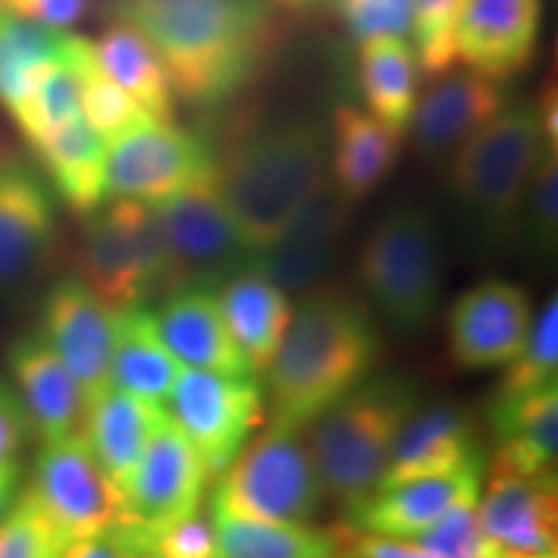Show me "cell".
Segmentation results:
<instances>
[{
    "mask_svg": "<svg viewBox=\"0 0 558 558\" xmlns=\"http://www.w3.org/2000/svg\"><path fill=\"white\" fill-rule=\"evenodd\" d=\"M101 16L143 34L177 101L205 111L239 99L282 39L279 16L262 0H101Z\"/></svg>",
    "mask_w": 558,
    "mask_h": 558,
    "instance_id": "6da1fadb",
    "label": "cell"
},
{
    "mask_svg": "<svg viewBox=\"0 0 558 558\" xmlns=\"http://www.w3.org/2000/svg\"><path fill=\"white\" fill-rule=\"evenodd\" d=\"M380 347L373 311L357 295L320 284L305 292L264 373L271 424L308 427L373 373Z\"/></svg>",
    "mask_w": 558,
    "mask_h": 558,
    "instance_id": "7a4b0ae2",
    "label": "cell"
},
{
    "mask_svg": "<svg viewBox=\"0 0 558 558\" xmlns=\"http://www.w3.org/2000/svg\"><path fill=\"white\" fill-rule=\"evenodd\" d=\"M218 171L251 256L277 241L329 179V130L311 117L259 124L222 150Z\"/></svg>",
    "mask_w": 558,
    "mask_h": 558,
    "instance_id": "3957f363",
    "label": "cell"
},
{
    "mask_svg": "<svg viewBox=\"0 0 558 558\" xmlns=\"http://www.w3.org/2000/svg\"><path fill=\"white\" fill-rule=\"evenodd\" d=\"M422 388L401 373L367 375L308 424V442L324 494L347 509L378 488L390 448L418 403Z\"/></svg>",
    "mask_w": 558,
    "mask_h": 558,
    "instance_id": "277c9868",
    "label": "cell"
},
{
    "mask_svg": "<svg viewBox=\"0 0 558 558\" xmlns=\"http://www.w3.org/2000/svg\"><path fill=\"white\" fill-rule=\"evenodd\" d=\"M543 148L533 101H514L448 158L450 197L486 248H505L518 235Z\"/></svg>",
    "mask_w": 558,
    "mask_h": 558,
    "instance_id": "5b68a950",
    "label": "cell"
},
{
    "mask_svg": "<svg viewBox=\"0 0 558 558\" xmlns=\"http://www.w3.org/2000/svg\"><path fill=\"white\" fill-rule=\"evenodd\" d=\"M360 282L393 329L416 333L442 303L445 262L439 228L424 207L396 205L369 228L360 251Z\"/></svg>",
    "mask_w": 558,
    "mask_h": 558,
    "instance_id": "8992f818",
    "label": "cell"
},
{
    "mask_svg": "<svg viewBox=\"0 0 558 558\" xmlns=\"http://www.w3.org/2000/svg\"><path fill=\"white\" fill-rule=\"evenodd\" d=\"M83 220L73 277L114 311L166 295L169 248L156 207L111 197Z\"/></svg>",
    "mask_w": 558,
    "mask_h": 558,
    "instance_id": "52a82bcc",
    "label": "cell"
},
{
    "mask_svg": "<svg viewBox=\"0 0 558 558\" xmlns=\"http://www.w3.org/2000/svg\"><path fill=\"white\" fill-rule=\"evenodd\" d=\"M303 429L269 424L218 476L213 499L239 514L311 525L324 486L313 465Z\"/></svg>",
    "mask_w": 558,
    "mask_h": 558,
    "instance_id": "ba28073f",
    "label": "cell"
},
{
    "mask_svg": "<svg viewBox=\"0 0 558 558\" xmlns=\"http://www.w3.org/2000/svg\"><path fill=\"white\" fill-rule=\"evenodd\" d=\"M156 213L169 248L166 295L184 288L218 290L230 275L246 267L248 248L222 194L218 158L156 205Z\"/></svg>",
    "mask_w": 558,
    "mask_h": 558,
    "instance_id": "9c48e42d",
    "label": "cell"
},
{
    "mask_svg": "<svg viewBox=\"0 0 558 558\" xmlns=\"http://www.w3.org/2000/svg\"><path fill=\"white\" fill-rule=\"evenodd\" d=\"M207 481L205 460L166 414L128 476L111 530L132 556H145L158 530L197 512Z\"/></svg>",
    "mask_w": 558,
    "mask_h": 558,
    "instance_id": "30bf717a",
    "label": "cell"
},
{
    "mask_svg": "<svg viewBox=\"0 0 558 558\" xmlns=\"http://www.w3.org/2000/svg\"><path fill=\"white\" fill-rule=\"evenodd\" d=\"M264 388L256 375H226L179 367L166 401V414L205 460L209 478L239 458L264 422Z\"/></svg>",
    "mask_w": 558,
    "mask_h": 558,
    "instance_id": "8fae6325",
    "label": "cell"
},
{
    "mask_svg": "<svg viewBox=\"0 0 558 558\" xmlns=\"http://www.w3.org/2000/svg\"><path fill=\"white\" fill-rule=\"evenodd\" d=\"M213 143L199 132L145 117L107 140V199L160 205L215 163Z\"/></svg>",
    "mask_w": 558,
    "mask_h": 558,
    "instance_id": "7c38bea8",
    "label": "cell"
},
{
    "mask_svg": "<svg viewBox=\"0 0 558 558\" xmlns=\"http://www.w3.org/2000/svg\"><path fill=\"white\" fill-rule=\"evenodd\" d=\"M26 492L70 543L109 533L117 525V492L83 432L41 445Z\"/></svg>",
    "mask_w": 558,
    "mask_h": 558,
    "instance_id": "4fadbf2b",
    "label": "cell"
},
{
    "mask_svg": "<svg viewBox=\"0 0 558 558\" xmlns=\"http://www.w3.org/2000/svg\"><path fill=\"white\" fill-rule=\"evenodd\" d=\"M58 207L37 160L0 135V288H19L50 254Z\"/></svg>",
    "mask_w": 558,
    "mask_h": 558,
    "instance_id": "5bb4252c",
    "label": "cell"
},
{
    "mask_svg": "<svg viewBox=\"0 0 558 558\" xmlns=\"http://www.w3.org/2000/svg\"><path fill=\"white\" fill-rule=\"evenodd\" d=\"M117 311L96 298L78 277L52 284L41 308V337L78 383L86 409L111 386L109 362Z\"/></svg>",
    "mask_w": 558,
    "mask_h": 558,
    "instance_id": "9a60e30c",
    "label": "cell"
},
{
    "mask_svg": "<svg viewBox=\"0 0 558 558\" xmlns=\"http://www.w3.org/2000/svg\"><path fill=\"white\" fill-rule=\"evenodd\" d=\"M352 207L326 179L279 239L251 254L246 264L267 275L288 295H305L318 288L337 264Z\"/></svg>",
    "mask_w": 558,
    "mask_h": 558,
    "instance_id": "2e32d148",
    "label": "cell"
},
{
    "mask_svg": "<svg viewBox=\"0 0 558 558\" xmlns=\"http://www.w3.org/2000/svg\"><path fill=\"white\" fill-rule=\"evenodd\" d=\"M478 520L494 548L512 558H558L556 471H486Z\"/></svg>",
    "mask_w": 558,
    "mask_h": 558,
    "instance_id": "e0dca14e",
    "label": "cell"
},
{
    "mask_svg": "<svg viewBox=\"0 0 558 558\" xmlns=\"http://www.w3.org/2000/svg\"><path fill=\"white\" fill-rule=\"evenodd\" d=\"M533 313L525 290L507 279H486L465 290L448 313L450 360L460 369L512 362L525 347Z\"/></svg>",
    "mask_w": 558,
    "mask_h": 558,
    "instance_id": "ac0fdd59",
    "label": "cell"
},
{
    "mask_svg": "<svg viewBox=\"0 0 558 558\" xmlns=\"http://www.w3.org/2000/svg\"><path fill=\"white\" fill-rule=\"evenodd\" d=\"M541 34L543 0H463L456 21V60L507 86L535 60Z\"/></svg>",
    "mask_w": 558,
    "mask_h": 558,
    "instance_id": "d6986e66",
    "label": "cell"
},
{
    "mask_svg": "<svg viewBox=\"0 0 558 558\" xmlns=\"http://www.w3.org/2000/svg\"><path fill=\"white\" fill-rule=\"evenodd\" d=\"M486 460H473L463 469L439 476L409 478L393 486H380L357 505L347 509V525L357 533L383 538H416L437 518L463 499L481 497L486 478Z\"/></svg>",
    "mask_w": 558,
    "mask_h": 558,
    "instance_id": "ffe728a7",
    "label": "cell"
},
{
    "mask_svg": "<svg viewBox=\"0 0 558 558\" xmlns=\"http://www.w3.org/2000/svg\"><path fill=\"white\" fill-rule=\"evenodd\" d=\"M481 458L486 450L469 407L452 399L422 401L403 422L378 488L458 471Z\"/></svg>",
    "mask_w": 558,
    "mask_h": 558,
    "instance_id": "44dd1931",
    "label": "cell"
},
{
    "mask_svg": "<svg viewBox=\"0 0 558 558\" xmlns=\"http://www.w3.org/2000/svg\"><path fill=\"white\" fill-rule=\"evenodd\" d=\"M509 104L505 83H497L473 70H460L432 78L416 99L409 130L418 156L448 160L465 140L486 128Z\"/></svg>",
    "mask_w": 558,
    "mask_h": 558,
    "instance_id": "7402d4cb",
    "label": "cell"
},
{
    "mask_svg": "<svg viewBox=\"0 0 558 558\" xmlns=\"http://www.w3.org/2000/svg\"><path fill=\"white\" fill-rule=\"evenodd\" d=\"M9 383L39 445L83 429L86 399L39 329L19 333L9 347Z\"/></svg>",
    "mask_w": 558,
    "mask_h": 558,
    "instance_id": "603a6c76",
    "label": "cell"
},
{
    "mask_svg": "<svg viewBox=\"0 0 558 558\" xmlns=\"http://www.w3.org/2000/svg\"><path fill=\"white\" fill-rule=\"evenodd\" d=\"M153 316L160 339L179 365L226 375H256L230 337L215 290L184 288L171 292Z\"/></svg>",
    "mask_w": 558,
    "mask_h": 558,
    "instance_id": "cb8c5ba5",
    "label": "cell"
},
{
    "mask_svg": "<svg viewBox=\"0 0 558 558\" xmlns=\"http://www.w3.org/2000/svg\"><path fill=\"white\" fill-rule=\"evenodd\" d=\"M401 148L399 132L354 104H339L329 130L331 186L349 205H357L393 173Z\"/></svg>",
    "mask_w": 558,
    "mask_h": 558,
    "instance_id": "d4e9b609",
    "label": "cell"
},
{
    "mask_svg": "<svg viewBox=\"0 0 558 558\" xmlns=\"http://www.w3.org/2000/svg\"><path fill=\"white\" fill-rule=\"evenodd\" d=\"M50 181L54 197L70 213L86 218L107 202V143L83 114L26 145Z\"/></svg>",
    "mask_w": 558,
    "mask_h": 558,
    "instance_id": "484cf974",
    "label": "cell"
},
{
    "mask_svg": "<svg viewBox=\"0 0 558 558\" xmlns=\"http://www.w3.org/2000/svg\"><path fill=\"white\" fill-rule=\"evenodd\" d=\"M218 295L230 337L256 375L267 373L292 320L290 295L251 264L220 284Z\"/></svg>",
    "mask_w": 558,
    "mask_h": 558,
    "instance_id": "4316f807",
    "label": "cell"
},
{
    "mask_svg": "<svg viewBox=\"0 0 558 558\" xmlns=\"http://www.w3.org/2000/svg\"><path fill=\"white\" fill-rule=\"evenodd\" d=\"M218 558H347L349 525L318 530L239 514L209 497Z\"/></svg>",
    "mask_w": 558,
    "mask_h": 558,
    "instance_id": "83f0119b",
    "label": "cell"
},
{
    "mask_svg": "<svg viewBox=\"0 0 558 558\" xmlns=\"http://www.w3.org/2000/svg\"><path fill=\"white\" fill-rule=\"evenodd\" d=\"M163 418V407L124 393L114 386H109L99 399L88 403L81 432L111 486H114L117 501H120V494L132 469H135L137 458L143 456L150 435Z\"/></svg>",
    "mask_w": 558,
    "mask_h": 558,
    "instance_id": "f1b7e54d",
    "label": "cell"
},
{
    "mask_svg": "<svg viewBox=\"0 0 558 558\" xmlns=\"http://www.w3.org/2000/svg\"><path fill=\"white\" fill-rule=\"evenodd\" d=\"M179 367L177 357L160 339L156 316L148 305L117 311L109 362L111 386L166 409Z\"/></svg>",
    "mask_w": 558,
    "mask_h": 558,
    "instance_id": "f546056e",
    "label": "cell"
},
{
    "mask_svg": "<svg viewBox=\"0 0 558 558\" xmlns=\"http://www.w3.org/2000/svg\"><path fill=\"white\" fill-rule=\"evenodd\" d=\"M94 54L104 73L145 114L163 122L177 120V96H173L171 78L143 34L122 21H107L99 39H94Z\"/></svg>",
    "mask_w": 558,
    "mask_h": 558,
    "instance_id": "4dcf8cb0",
    "label": "cell"
},
{
    "mask_svg": "<svg viewBox=\"0 0 558 558\" xmlns=\"http://www.w3.org/2000/svg\"><path fill=\"white\" fill-rule=\"evenodd\" d=\"M357 75L367 111L393 132L409 130L418 99V70L414 47L403 37H369L360 41Z\"/></svg>",
    "mask_w": 558,
    "mask_h": 558,
    "instance_id": "1f68e13d",
    "label": "cell"
},
{
    "mask_svg": "<svg viewBox=\"0 0 558 558\" xmlns=\"http://www.w3.org/2000/svg\"><path fill=\"white\" fill-rule=\"evenodd\" d=\"M65 39V29L0 11V104L5 109L29 90L41 68L60 58Z\"/></svg>",
    "mask_w": 558,
    "mask_h": 558,
    "instance_id": "d6a6232c",
    "label": "cell"
},
{
    "mask_svg": "<svg viewBox=\"0 0 558 558\" xmlns=\"http://www.w3.org/2000/svg\"><path fill=\"white\" fill-rule=\"evenodd\" d=\"M62 54H65L70 68H73L75 78H78L83 120L99 132L104 143L148 117L104 73V68L94 54V41L78 37V34H68Z\"/></svg>",
    "mask_w": 558,
    "mask_h": 558,
    "instance_id": "836d02e7",
    "label": "cell"
},
{
    "mask_svg": "<svg viewBox=\"0 0 558 558\" xmlns=\"http://www.w3.org/2000/svg\"><path fill=\"white\" fill-rule=\"evenodd\" d=\"M65 50V47H62ZM11 120L24 137L26 145L37 143L58 124L81 114V90L73 68L60 54L50 65H45L32 81L29 90L9 109Z\"/></svg>",
    "mask_w": 558,
    "mask_h": 558,
    "instance_id": "e575fe53",
    "label": "cell"
},
{
    "mask_svg": "<svg viewBox=\"0 0 558 558\" xmlns=\"http://www.w3.org/2000/svg\"><path fill=\"white\" fill-rule=\"evenodd\" d=\"M548 383H558V298L543 305L538 318L530 324L525 347L507 362L497 393H527Z\"/></svg>",
    "mask_w": 558,
    "mask_h": 558,
    "instance_id": "d590c367",
    "label": "cell"
},
{
    "mask_svg": "<svg viewBox=\"0 0 558 558\" xmlns=\"http://www.w3.org/2000/svg\"><path fill=\"white\" fill-rule=\"evenodd\" d=\"M68 546L65 533L41 512L32 494L19 492L0 520V558H62Z\"/></svg>",
    "mask_w": 558,
    "mask_h": 558,
    "instance_id": "8d00e7d4",
    "label": "cell"
},
{
    "mask_svg": "<svg viewBox=\"0 0 558 558\" xmlns=\"http://www.w3.org/2000/svg\"><path fill=\"white\" fill-rule=\"evenodd\" d=\"M463 0H414V54L427 78L448 73L456 65V21Z\"/></svg>",
    "mask_w": 558,
    "mask_h": 558,
    "instance_id": "74e56055",
    "label": "cell"
},
{
    "mask_svg": "<svg viewBox=\"0 0 558 558\" xmlns=\"http://www.w3.org/2000/svg\"><path fill=\"white\" fill-rule=\"evenodd\" d=\"M538 256H554L558 243V148H543L530 179L520 230Z\"/></svg>",
    "mask_w": 558,
    "mask_h": 558,
    "instance_id": "f35d334b",
    "label": "cell"
},
{
    "mask_svg": "<svg viewBox=\"0 0 558 558\" xmlns=\"http://www.w3.org/2000/svg\"><path fill=\"white\" fill-rule=\"evenodd\" d=\"M411 541L435 558H486L494 550L481 527L478 497L458 501Z\"/></svg>",
    "mask_w": 558,
    "mask_h": 558,
    "instance_id": "ab89813d",
    "label": "cell"
},
{
    "mask_svg": "<svg viewBox=\"0 0 558 558\" xmlns=\"http://www.w3.org/2000/svg\"><path fill=\"white\" fill-rule=\"evenodd\" d=\"M329 9L352 39L403 37L414 21V0H329Z\"/></svg>",
    "mask_w": 558,
    "mask_h": 558,
    "instance_id": "60d3db41",
    "label": "cell"
},
{
    "mask_svg": "<svg viewBox=\"0 0 558 558\" xmlns=\"http://www.w3.org/2000/svg\"><path fill=\"white\" fill-rule=\"evenodd\" d=\"M153 558H218V541L215 527L207 514H186L163 530H158L148 543V554Z\"/></svg>",
    "mask_w": 558,
    "mask_h": 558,
    "instance_id": "b9f144b4",
    "label": "cell"
},
{
    "mask_svg": "<svg viewBox=\"0 0 558 558\" xmlns=\"http://www.w3.org/2000/svg\"><path fill=\"white\" fill-rule=\"evenodd\" d=\"M29 437V422L21 409L16 390L9 380L0 378V469L21 465V452Z\"/></svg>",
    "mask_w": 558,
    "mask_h": 558,
    "instance_id": "7bdbcfd3",
    "label": "cell"
},
{
    "mask_svg": "<svg viewBox=\"0 0 558 558\" xmlns=\"http://www.w3.org/2000/svg\"><path fill=\"white\" fill-rule=\"evenodd\" d=\"M90 9H94V0H0L3 13L58 26V29L78 24L88 16Z\"/></svg>",
    "mask_w": 558,
    "mask_h": 558,
    "instance_id": "ee69618b",
    "label": "cell"
},
{
    "mask_svg": "<svg viewBox=\"0 0 558 558\" xmlns=\"http://www.w3.org/2000/svg\"><path fill=\"white\" fill-rule=\"evenodd\" d=\"M347 558H435L424 548H418L414 541L401 538H383V535L357 533L349 527L347 538Z\"/></svg>",
    "mask_w": 558,
    "mask_h": 558,
    "instance_id": "f6af8a7d",
    "label": "cell"
},
{
    "mask_svg": "<svg viewBox=\"0 0 558 558\" xmlns=\"http://www.w3.org/2000/svg\"><path fill=\"white\" fill-rule=\"evenodd\" d=\"M62 558H135V556L124 548V543L117 538L114 530H109V533L94 535V538L73 541L65 548Z\"/></svg>",
    "mask_w": 558,
    "mask_h": 558,
    "instance_id": "bcb514c9",
    "label": "cell"
},
{
    "mask_svg": "<svg viewBox=\"0 0 558 558\" xmlns=\"http://www.w3.org/2000/svg\"><path fill=\"white\" fill-rule=\"evenodd\" d=\"M269 11H275L277 16L288 19H305L316 16L324 9H329V0H262Z\"/></svg>",
    "mask_w": 558,
    "mask_h": 558,
    "instance_id": "7dc6e473",
    "label": "cell"
},
{
    "mask_svg": "<svg viewBox=\"0 0 558 558\" xmlns=\"http://www.w3.org/2000/svg\"><path fill=\"white\" fill-rule=\"evenodd\" d=\"M19 484H21V465H9V469H0V520L9 512L13 499L19 497Z\"/></svg>",
    "mask_w": 558,
    "mask_h": 558,
    "instance_id": "c3c4849f",
    "label": "cell"
},
{
    "mask_svg": "<svg viewBox=\"0 0 558 558\" xmlns=\"http://www.w3.org/2000/svg\"><path fill=\"white\" fill-rule=\"evenodd\" d=\"M486 558H512V556H507V554H501V550H497V548H494L492 550V554H488Z\"/></svg>",
    "mask_w": 558,
    "mask_h": 558,
    "instance_id": "681fc988",
    "label": "cell"
},
{
    "mask_svg": "<svg viewBox=\"0 0 558 558\" xmlns=\"http://www.w3.org/2000/svg\"><path fill=\"white\" fill-rule=\"evenodd\" d=\"M137 558H153V556H137Z\"/></svg>",
    "mask_w": 558,
    "mask_h": 558,
    "instance_id": "f907efd6",
    "label": "cell"
}]
</instances>
